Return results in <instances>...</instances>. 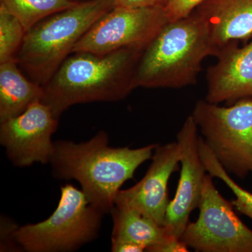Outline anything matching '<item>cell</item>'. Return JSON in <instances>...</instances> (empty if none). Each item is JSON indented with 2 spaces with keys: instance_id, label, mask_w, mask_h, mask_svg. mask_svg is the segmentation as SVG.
<instances>
[{
  "instance_id": "1",
  "label": "cell",
  "mask_w": 252,
  "mask_h": 252,
  "mask_svg": "<svg viewBox=\"0 0 252 252\" xmlns=\"http://www.w3.org/2000/svg\"><path fill=\"white\" fill-rule=\"evenodd\" d=\"M158 144L137 149L112 147L105 131L85 142H54L51 163L54 177L77 180L91 205L110 213L118 192L142 163L152 159Z\"/></svg>"
},
{
  "instance_id": "2",
  "label": "cell",
  "mask_w": 252,
  "mask_h": 252,
  "mask_svg": "<svg viewBox=\"0 0 252 252\" xmlns=\"http://www.w3.org/2000/svg\"><path fill=\"white\" fill-rule=\"evenodd\" d=\"M143 51L122 49L106 54L72 53L42 86L41 102L59 119L75 104L126 98L135 89V69Z\"/></svg>"
},
{
  "instance_id": "3",
  "label": "cell",
  "mask_w": 252,
  "mask_h": 252,
  "mask_svg": "<svg viewBox=\"0 0 252 252\" xmlns=\"http://www.w3.org/2000/svg\"><path fill=\"white\" fill-rule=\"evenodd\" d=\"M219 49L207 23L193 11L169 22L142 51L134 85L146 89H181L195 85L207 56Z\"/></svg>"
},
{
  "instance_id": "4",
  "label": "cell",
  "mask_w": 252,
  "mask_h": 252,
  "mask_svg": "<svg viewBox=\"0 0 252 252\" xmlns=\"http://www.w3.org/2000/svg\"><path fill=\"white\" fill-rule=\"evenodd\" d=\"M114 7V0L79 1L43 20L26 32L16 58L18 65L44 86L89 29Z\"/></svg>"
},
{
  "instance_id": "5",
  "label": "cell",
  "mask_w": 252,
  "mask_h": 252,
  "mask_svg": "<svg viewBox=\"0 0 252 252\" xmlns=\"http://www.w3.org/2000/svg\"><path fill=\"white\" fill-rule=\"evenodd\" d=\"M104 215L82 190L67 184L61 187L59 205L49 218L18 227L15 238L28 252L75 251L98 237Z\"/></svg>"
},
{
  "instance_id": "6",
  "label": "cell",
  "mask_w": 252,
  "mask_h": 252,
  "mask_svg": "<svg viewBox=\"0 0 252 252\" xmlns=\"http://www.w3.org/2000/svg\"><path fill=\"white\" fill-rule=\"evenodd\" d=\"M190 115L225 171L240 179L252 174V97L227 107L200 99Z\"/></svg>"
},
{
  "instance_id": "7",
  "label": "cell",
  "mask_w": 252,
  "mask_h": 252,
  "mask_svg": "<svg viewBox=\"0 0 252 252\" xmlns=\"http://www.w3.org/2000/svg\"><path fill=\"white\" fill-rule=\"evenodd\" d=\"M231 201L220 195L207 173L199 215L189 222L181 240L198 252H252V230L236 215Z\"/></svg>"
},
{
  "instance_id": "8",
  "label": "cell",
  "mask_w": 252,
  "mask_h": 252,
  "mask_svg": "<svg viewBox=\"0 0 252 252\" xmlns=\"http://www.w3.org/2000/svg\"><path fill=\"white\" fill-rule=\"evenodd\" d=\"M169 22L162 8L114 7L89 29L73 53L106 54L122 49L144 50Z\"/></svg>"
},
{
  "instance_id": "9",
  "label": "cell",
  "mask_w": 252,
  "mask_h": 252,
  "mask_svg": "<svg viewBox=\"0 0 252 252\" xmlns=\"http://www.w3.org/2000/svg\"><path fill=\"white\" fill-rule=\"evenodd\" d=\"M59 119L41 100L22 114L0 123V143L15 166H30L35 162L51 161L54 151L51 137Z\"/></svg>"
},
{
  "instance_id": "10",
  "label": "cell",
  "mask_w": 252,
  "mask_h": 252,
  "mask_svg": "<svg viewBox=\"0 0 252 252\" xmlns=\"http://www.w3.org/2000/svg\"><path fill=\"white\" fill-rule=\"evenodd\" d=\"M198 128L189 116L177 135L180 150V175L173 200L167 207L164 227L169 235L181 239L190 214L198 208L207 174L199 152Z\"/></svg>"
},
{
  "instance_id": "11",
  "label": "cell",
  "mask_w": 252,
  "mask_h": 252,
  "mask_svg": "<svg viewBox=\"0 0 252 252\" xmlns=\"http://www.w3.org/2000/svg\"><path fill=\"white\" fill-rule=\"evenodd\" d=\"M180 164V150L177 142L158 144L143 178L133 187L119 190L114 205L135 209L164 226L170 202L169 180Z\"/></svg>"
},
{
  "instance_id": "12",
  "label": "cell",
  "mask_w": 252,
  "mask_h": 252,
  "mask_svg": "<svg viewBox=\"0 0 252 252\" xmlns=\"http://www.w3.org/2000/svg\"><path fill=\"white\" fill-rule=\"evenodd\" d=\"M217 63L209 67L205 100L219 104L252 97V41L239 47L238 41L220 47Z\"/></svg>"
},
{
  "instance_id": "13",
  "label": "cell",
  "mask_w": 252,
  "mask_h": 252,
  "mask_svg": "<svg viewBox=\"0 0 252 252\" xmlns=\"http://www.w3.org/2000/svg\"><path fill=\"white\" fill-rule=\"evenodd\" d=\"M112 241L130 242L141 245L146 252H187L189 248L181 239L169 235L163 225L135 209L114 205Z\"/></svg>"
},
{
  "instance_id": "14",
  "label": "cell",
  "mask_w": 252,
  "mask_h": 252,
  "mask_svg": "<svg viewBox=\"0 0 252 252\" xmlns=\"http://www.w3.org/2000/svg\"><path fill=\"white\" fill-rule=\"evenodd\" d=\"M194 11L207 23L218 49L252 35V0H206Z\"/></svg>"
},
{
  "instance_id": "15",
  "label": "cell",
  "mask_w": 252,
  "mask_h": 252,
  "mask_svg": "<svg viewBox=\"0 0 252 252\" xmlns=\"http://www.w3.org/2000/svg\"><path fill=\"white\" fill-rule=\"evenodd\" d=\"M43 94L42 86L25 75L16 59L0 63V123L22 114Z\"/></svg>"
},
{
  "instance_id": "16",
  "label": "cell",
  "mask_w": 252,
  "mask_h": 252,
  "mask_svg": "<svg viewBox=\"0 0 252 252\" xmlns=\"http://www.w3.org/2000/svg\"><path fill=\"white\" fill-rule=\"evenodd\" d=\"M79 2L77 0H0V6L14 15L27 32L45 18Z\"/></svg>"
},
{
  "instance_id": "17",
  "label": "cell",
  "mask_w": 252,
  "mask_h": 252,
  "mask_svg": "<svg viewBox=\"0 0 252 252\" xmlns=\"http://www.w3.org/2000/svg\"><path fill=\"white\" fill-rule=\"evenodd\" d=\"M199 152L207 173L210 174L213 178L216 177L223 182L235 195V199L231 200V203L235 210L252 220V192L240 187L232 179L229 174L225 171L217 160L201 136H200L199 140Z\"/></svg>"
},
{
  "instance_id": "18",
  "label": "cell",
  "mask_w": 252,
  "mask_h": 252,
  "mask_svg": "<svg viewBox=\"0 0 252 252\" xmlns=\"http://www.w3.org/2000/svg\"><path fill=\"white\" fill-rule=\"evenodd\" d=\"M26 34L19 20L0 6V63L16 59Z\"/></svg>"
},
{
  "instance_id": "19",
  "label": "cell",
  "mask_w": 252,
  "mask_h": 252,
  "mask_svg": "<svg viewBox=\"0 0 252 252\" xmlns=\"http://www.w3.org/2000/svg\"><path fill=\"white\" fill-rule=\"evenodd\" d=\"M206 0H168L163 8L169 21L187 17Z\"/></svg>"
},
{
  "instance_id": "20",
  "label": "cell",
  "mask_w": 252,
  "mask_h": 252,
  "mask_svg": "<svg viewBox=\"0 0 252 252\" xmlns=\"http://www.w3.org/2000/svg\"><path fill=\"white\" fill-rule=\"evenodd\" d=\"M17 225H15L14 222L9 220H1V251L5 250H14L16 247H19L15 238V233L17 230Z\"/></svg>"
},
{
  "instance_id": "21",
  "label": "cell",
  "mask_w": 252,
  "mask_h": 252,
  "mask_svg": "<svg viewBox=\"0 0 252 252\" xmlns=\"http://www.w3.org/2000/svg\"><path fill=\"white\" fill-rule=\"evenodd\" d=\"M115 7L149 8L157 7L163 9L168 0H114Z\"/></svg>"
},
{
  "instance_id": "22",
  "label": "cell",
  "mask_w": 252,
  "mask_h": 252,
  "mask_svg": "<svg viewBox=\"0 0 252 252\" xmlns=\"http://www.w3.org/2000/svg\"><path fill=\"white\" fill-rule=\"evenodd\" d=\"M112 251L114 252H142L145 249L137 244L130 242L112 241Z\"/></svg>"
}]
</instances>
